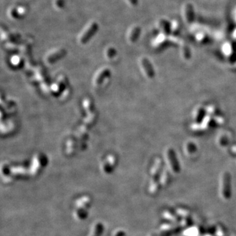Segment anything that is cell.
<instances>
[{"instance_id": "obj_1", "label": "cell", "mask_w": 236, "mask_h": 236, "mask_svg": "<svg viewBox=\"0 0 236 236\" xmlns=\"http://www.w3.org/2000/svg\"><path fill=\"white\" fill-rule=\"evenodd\" d=\"M110 76V70L106 68H102L98 70L94 76L93 83L95 86L98 87L101 85V83L106 80V78H108Z\"/></svg>"}, {"instance_id": "obj_2", "label": "cell", "mask_w": 236, "mask_h": 236, "mask_svg": "<svg viewBox=\"0 0 236 236\" xmlns=\"http://www.w3.org/2000/svg\"><path fill=\"white\" fill-rule=\"evenodd\" d=\"M167 160H169V161L170 167H171L173 170L175 171V172H178V171L179 170V165H178V164L174 152H173V150L169 149V151H167Z\"/></svg>"}, {"instance_id": "obj_3", "label": "cell", "mask_w": 236, "mask_h": 236, "mask_svg": "<svg viewBox=\"0 0 236 236\" xmlns=\"http://www.w3.org/2000/svg\"><path fill=\"white\" fill-rule=\"evenodd\" d=\"M64 54V51L63 49H56L54 51L50 52L45 57L46 62L48 63H52L56 60H58Z\"/></svg>"}, {"instance_id": "obj_4", "label": "cell", "mask_w": 236, "mask_h": 236, "mask_svg": "<svg viewBox=\"0 0 236 236\" xmlns=\"http://www.w3.org/2000/svg\"><path fill=\"white\" fill-rule=\"evenodd\" d=\"M140 64L141 67L142 68L143 72L146 74V76L149 78L152 77L154 75V72L149 61L145 59H142L141 60Z\"/></svg>"}, {"instance_id": "obj_5", "label": "cell", "mask_w": 236, "mask_h": 236, "mask_svg": "<svg viewBox=\"0 0 236 236\" xmlns=\"http://www.w3.org/2000/svg\"><path fill=\"white\" fill-rule=\"evenodd\" d=\"M95 27L96 26H94V24H93V25L91 26L90 27H88L87 28H86V30H85V32H83L81 34V37L80 38V41L81 43H83H83H85V41H86L89 39V38H90L91 35L92 34V33H93V31L95 29Z\"/></svg>"}, {"instance_id": "obj_6", "label": "cell", "mask_w": 236, "mask_h": 236, "mask_svg": "<svg viewBox=\"0 0 236 236\" xmlns=\"http://www.w3.org/2000/svg\"><path fill=\"white\" fill-rule=\"evenodd\" d=\"M223 194L225 197H226L227 195H228V191H230V189H229V187H230V184H229V183H230V176H229L228 174L226 173L223 176Z\"/></svg>"}, {"instance_id": "obj_7", "label": "cell", "mask_w": 236, "mask_h": 236, "mask_svg": "<svg viewBox=\"0 0 236 236\" xmlns=\"http://www.w3.org/2000/svg\"><path fill=\"white\" fill-rule=\"evenodd\" d=\"M96 119H97V114L95 112H92L91 113H89L87 117L85 119L83 124L89 127L91 125H92L95 122Z\"/></svg>"}, {"instance_id": "obj_8", "label": "cell", "mask_w": 236, "mask_h": 236, "mask_svg": "<svg viewBox=\"0 0 236 236\" xmlns=\"http://www.w3.org/2000/svg\"><path fill=\"white\" fill-rule=\"evenodd\" d=\"M83 107L88 113L92 112V109H93V106H92V103L90 101V99H85L83 101Z\"/></svg>"}, {"instance_id": "obj_9", "label": "cell", "mask_w": 236, "mask_h": 236, "mask_svg": "<svg viewBox=\"0 0 236 236\" xmlns=\"http://www.w3.org/2000/svg\"><path fill=\"white\" fill-rule=\"evenodd\" d=\"M74 148H75L74 141H73V140H69V141H68V143H67V149H66L67 153L69 154H73V152L74 151Z\"/></svg>"}, {"instance_id": "obj_10", "label": "cell", "mask_w": 236, "mask_h": 236, "mask_svg": "<svg viewBox=\"0 0 236 236\" xmlns=\"http://www.w3.org/2000/svg\"><path fill=\"white\" fill-rule=\"evenodd\" d=\"M116 55V53H115V51L112 48H110L108 49V50L106 51V57L107 59H112V57L113 55Z\"/></svg>"}]
</instances>
